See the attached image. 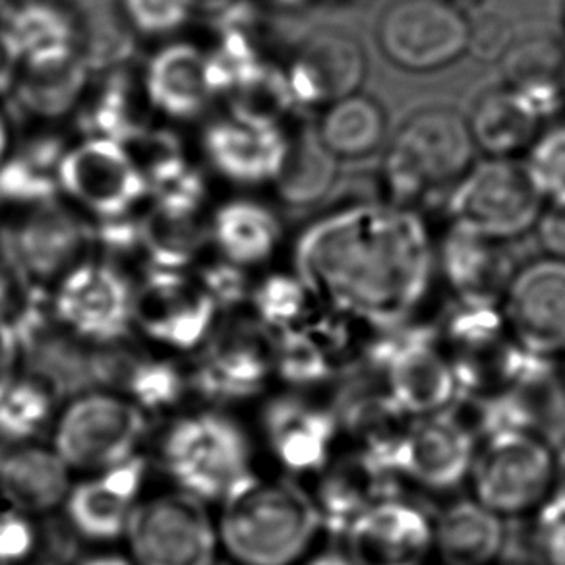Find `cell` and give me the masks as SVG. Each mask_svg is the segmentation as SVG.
Returning a JSON list of instances; mask_svg holds the SVG:
<instances>
[{
	"label": "cell",
	"instance_id": "cell-16",
	"mask_svg": "<svg viewBox=\"0 0 565 565\" xmlns=\"http://www.w3.org/2000/svg\"><path fill=\"white\" fill-rule=\"evenodd\" d=\"M189 374L190 390L207 403H241L258 395L266 385L269 354L250 323L223 326L198 351Z\"/></svg>",
	"mask_w": 565,
	"mask_h": 565
},
{
	"label": "cell",
	"instance_id": "cell-57",
	"mask_svg": "<svg viewBox=\"0 0 565 565\" xmlns=\"http://www.w3.org/2000/svg\"><path fill=\"white\" fill-rule=\"evenodd\" d=\"M215 565H236V564H215Z\"/></svg>",
	"mask_w": 565,
	"mask_h": 565
},
{
	"label": "cell",
	"instance_id": "cell-6",
	"mask_svg": "<svg viewBox=\"0 0 565 565\" xmlns=\"http://www.w3.org/2000/svg\"><path fill=\"white\" fill-rule=\"evenodd\" d=\"M148 413L122 393L99 390L72 397L53 424V449L72 471H107L138 456Z\"/></svg>",
	"mask_w": 565,
	"mask_h": 565
},
{
	"label": "cell",
	"instance_id": "cell-7",
	"mask_svg": "<svg viewBox=\"0 0 565 565\" xmlns=\"http://www.w3.org/2000/svg\"><path fill=\"white\" fill-rule=\"evenodd\" d=\"M544 210L523 166L490 158L472 163L448 198L451 227L503 244L529 233Z\"/></svg>",
	"mask_w": 565,
	"mask_h": 565
},
{
	"label": "cell",
	"instance_id": "cell-51",
	"mask_svg": "<svg viewBox=\"0 0 565 565\" xmlns=\"http://www.w3.org/2000/svg\"><path fill=\"white\" fill-rule=\"evenodd\" d=\"M236 0H194L196 4L198 17L212 18L217 17L221 12H225L228 7H233Z\"/></svg>",
	"mask_w": 565,
	"mask_h": 565
},
{
	"label": "cell",
	"instance_id": "cell-28",
	"mask_svg": "<svg viewBox=\"0 0 565 565\" xmlns=\"http://www.w3.org/2000/svg\"><path fill=\"white\" fill-rule=\"evenodd\" d=\"M467 122L477 150L500 159H508L529 148L541 128V122L508 86L482 92Z\"/></svg>",
	"mask_w": 565,
	"mask_h": 565
},
{
	"label": "cell",
	"instance_id": "cell-17",
	"mask_svg": "<svg viewBox=\"0 0 565 565\" xmlns=\"http://www.w3.org/2000/svg\"><path fill=\"white\" fill-rule=\"evenodd\" d=\"M141 86L151 113L171 122L200 120L217 102L207 51L190 41L163 43L141 68Z\"/></svg>",
	"mask_w": 565,
	"mask_h": 565
},
{
	"label": "cell",
	"instance_id": "cell-20",
	"mask_svg": "<svg viewBox=\"0 0 565 565\" xmlns=\"http://www.w3.org/2000/svg\"><path fill=\"white\" fill-rule=\"evenodd\" d=\"M94 74L86 51L22 64L10 94L18 118L32 126H56L74 118Z\"/></svg>",
	"mask_w": 565,
	"mask_h": 565
},
{
	"label": "cell",
	"instance_id": "cell-52",
	"mask_svg": "<svg viewBox=\"0 0 565 565\" xmlns=\"http://www.w3.org/2000/svg\"><path fill=\"white\" fill-rule=\"evenodd\" d=\"M269 9L279 10V12H299V10L312 7L316 0H262Z\"/></svg>",
	"mask_w": 565,
	"mask_h": 565
},
{
	"label": "cell",
	"instance_id": "cell-26",
	"mask_svg": "<svg viewBox=\"0 0 565 565\" xmlns=\"http://www.w3.org/2000/svg\"><path fill=\"white\" fill-rule=\"evenodd\" d=\"M143 266L192 271L212 248L210 217L146 204L138 213Z\"/></svg>",
	"mask_w": 565,
	"mask_h": 565
},
{
	"label": "cell",
	"instance_id": "cell-55",
	"mask_svg": "<svg viewBox=\"0 0 565 565\" xmlns=\"http://www.w3.org/2000/svg\"><path fill=\"white\" fill-rule=\"evenodd\" d=\"M449 2H454L459 9L467 10L472 9V7H479L484 0H449Z\"/></svg>",
	"mask_w": 565,
	"mask_h": 565
},
{
	"label": "cell",
	"instance_id": "cell-49",
	"mask_svg": "<svg viewBox=\"0 0 565 565\" xmlns=\"http://www.w3.org/2000/svg\"><path fill=\"white\" fill-rule=\"evenodd\" d=\"M544 513H565V444L556 456L554 467V488H552V502Z\"/></svg>",
	"mask_w": 565,
	"mask_h": 565
},
{
	"label": "cell",
	"instance_id": "cell-33",
	"mask_svg": "<svg viewBox=\"0 0 565 565\" xmlns=\"http://www.w3.org/2000/svg\"><path fill=\"white\" fill-rule=\"evenodd\" d=\"M117 392L148 415L161 413L184 399L190 392V374L171 359L128 351Z\"/></svg>",
	"mask_w": 565,
	"mask_h": 565
},
{
	"label": "cell",
	"instance_id": "cell-9",
	"mask_svg": "<svg viewBox=\"0 0 565 565\" xmlns=\"http://www.w3.org/2000/svg\"><path fill=\"white\" fill-rule=\"evenodd\" d=\"M49 308L76 338L125 343L136 328V282L122 266L94 254L56 282Z\"/></svg>",
	"mask_w": 565,
	"mask_h": 565
},
{
	"label": "cell",
	"instance_id": "cell-3",
	"mask_svg": "<svg viewBox=\"0 0 565 565\" xmlns=\"http://www.w3.org/2000/svg\"><path fill=\"white\" fill-rule=\"evenodd\" d=\"M315 511L279 482L254 479L221 503L220 546L236 565H292L315 536Z\"/></svg>",
	"mask_w": 565,
	"mask_h": 565
},
{
	"label": "cell",
	"instance_id": "cell-37",
	"mask_svg": "<svg viewBox=\"0 0 565 565\" xmlns=\"http://www.w3.org/2000/svg\"><path fill=\"white\" fill-rule=\"evenodd\" d=\"M523 169L544 202L565 205V122L539 132L526 148Z\"/></svg>",
	"mask_w": 565,
	"mask_h": 565
},
{
	"label": "cell",
	"instance_id": "cell-50",
	"mask_svg": "<svg viewBox=\"0 0 565 565\" xmlns=\"http://www.w3.org/2000/svg\"><path fill=\"white\" fill-rule=\"evenodd\" d=\"M17 130L9 113L0 107V166L9 159L17 143Z\"/></svg>",
	"mask_w": 565,
	"mask_h": 565
},
{
	"label": "cell",
	"instance_id": "cell-29",
	"mask_svg": "<svg viewBox=\"0 0 565 565\" xmlns=\"http://www.w3.org/2000/svg\"><path fill=\"white\" fill-rule=\"evenodd\" d=\"M339 177V159L323 146L316 128L291 132V150L271 184L279 202L291 210H308L330 194Z\"/></svg>",
	"mask_w": 565,
	"mask_h": 565
},
{
	"label": "cell",
	"instance_id": "cell-44",
	"mask_svg": "<svg viewBox=\"0 0 565 565\" xmlns=\"http://www.w3.org/2000/svg\"><path fill=\"white\" fill-rule=\"evenodd\" d=\"M534 228L544 252L552 258L565 259V205L548 204Z\"/></svg>",
	"mask_w": 565,
	"mask_h": 565
},
{
	"label": "cell",
	"instance_id": "cell-13",
	"mask_svg": "<svg viewBox=\"0 0 565 565\" xmlns=\"http://www.w3.org/2000/svg\"><path fill=\"white\" fill-rule=\"evenodd\" d=\"M554 467L556 457L541 440L523 433L500 434L477 457V502L495 515L533 510L554 488Z\"/></svg>",
	"mask_w": 565,
	"mask_h": 565
},
{
	"label": "cell",
	"instance_id": "cell-18",
	"mask_svg": "<svg viewBox=\"0 0 565 565\" xmlns=\"http://www.w3.org/2000/svg\"><path fill=\"white\" fill-rule=\"evenodd\" d=\"M505 316L523 345L565 351V259H533L508 282Z\"/></svg>",
	"mask_w": 565,
	"mask_h": 565
},
{
	"label": "cell",
	"instance_id": "cell-24",
	"mask_svg": "<svg viewBox=\"0 0 565 565\" xmlns=\"http://www.w3.org/2000/svg\"><path fill=\"white\" fill-rule=\"evenodd\" d=\"M0 22L22 64L74 51L87 53L82 22L63 0H4Z\"/></svg>",
	"mask_w": 565,
	"mask_h": 565
},
{
	"label": "cell",
	"instance_id": "cell-41",
	"mask_svg": "<svg viewBox=\"0 0 565 565\" xmlns=\"http://www.w3.org/2000/svg\"><path fill=\"white\" fill-rule=\"evenodd\" d=\"M246 271L248 269L217 256L200 264L196 281L223 315L250 299L252 285Z\"/></svg>",
	"mask_w": 565,
	"mask_h": 565
},
{
	"label": "cell",
	"instance_id": "cell-35",
	"mask_svg": "<svg viewBox=\"0 0 565 565\" xmlns=\"http://www.w3.org/2000/svg\"><path fill=\"white\" fill-rule=\"evenodd\" d=\"M505 86L525 87L562 82L565 53L548 35H529L515 40L502 61Z\"/></svg>",
	"mask_w": 565,
	"mask_h": 565
},
{
	"label": "cell",
	"instance_id": "cell-56",
	"mask_svg": "<svg viewBox=\"0 0 565 565\" xmlns=\"http://www.w3.org/2000/svg\"><path fill=\"white\" fill-rule=\"evenodd\" d=\"M562 89H564V99H565V66H564V72H562Z\"/></svg>",
	"mask_w": 565,
	"mask_h": 565
},
{
	"label": "cell",
	"instance_id": "cell-1",
	"mask_svg": "<svg viewBox=\"0 0 565 565\" xmlns=\"http://www.w3.org/2000/svg\"><path fill=\"white\" fill-rule=\"evenodd\" d=\"M295 269L308 291L364 312L415 305L433 274V236L395 202H356L310 221L295 241Z\"/></svg>",
	"mask_w": 565,
	"mask_h": 565
},
{
	"label": "cell",
	"instance_id": "cell-59",
	"mask_svg": "<svg viewBox=\"0 0 565 565\" xmlns=\"http://www.w3.org/2000/svg\"><path fill=\"white\" fill-rule=\"evenodd\" d=\"M0 225H2V223H0Z\"/></svg>",
	"mask_w": 565,
	"mask_h": 565
},
{
	"label": "cell",
	"instance_id": "cell-39",
	"mask_svg": "<svg viewBox=\"0 0 565 565\" xmlns=\"http://www.w3.org/2000/svg\"><path fill=\"white\" fill-rule=\"evenodd\" d=\"M307 291L299 275L269 274L252 287L248 302L259 323L281 328L299 316Z\"/></svg>",
	"mask_w": 565,
	"mask_h": 565
},
{
	"label": "cell",
	"instance_id": "cell-34",
	"mask_svg": "<svg viewBox=\"0 0 565 565\" xmlns=\"http://www.w3.org/2000/svg\"><path fill=\"white\" fill-rule=\"evenodd\" d=\"M498 246L500 244L449 225L448 235L441 243V264L449 281L459 291L480 295L500 274L502 256Z\"/></svg>",
	"mask_w": 565,
	"mask_h": 565
},
{
	"label": "cell",
	"instance_id": "cell-40",
	"mask_svg": "<svg viewBox=\"0 0 565 565\" xmlns=\"http://www.w3.org/2000/svg\"><path fill=\"white\" fill-rule=\"evenodd\" d=\"M467 457V446L451 428H426L415 441L413 465L416 475L428 482H448L454 479Z\"/></svg>",
	"mask_w": 565,
	"mask_h": 565
},
{
	"label": "cell",
	"instance_id": "cell-23",
	"mask_svg": "<svg viewBox=\"0 0 565 565\" xmlns=\"http://www.w3.org/2000/svg\"><path fill=\"white\" fill-rule=\"evenodd\" d=\"M71 467L38 441L0 446V498L28 515L61 508L71 492Z\"/></svg>",
	"mask_w": 565,
	"mask_h": 565
},
{
	"label": "cell",
	"instance_id": "cell-48",
	"mask_svg": "<svg viewBox=\"0 0 565 565\" xmlns=\"http://www.w3.org/2000/svg\"><path fill=\"white\" fill-rule=\"evenodd\" d=\"M18 287L22 282L18 281L17 274L10 269L7 259L0 256V320H10L17 315L18 308Z\"/></svg>",
	"mask_w": 565,
	"mask_h": 565
},
{
	"label": "cell",
	"instance_id": "cell-2",
	"mask_svg": "<svg viewBox=\"0 0 565 565\" xmlns=\"http://www.w3.org/2000/svg\"><path fill=\"white\" fill-rule=\"evenodd\" d=\"M477 146L467 118L451 107H424L393 136L382 181L390 202L411 205L456 184L472 167Z\"/></svg>",
	"mask_w": 565,
	"mask_h": 565
},
{
	"label": "cell",
	"instance_id": "cell-11",
	"mask_svg": "<svg viewBox=\"0 0 565 565\" xmlns=\"http://www.w3.org/2000/svg\"><path fill=\"white\" fill-rule=\"evenodd\" d=\"M125 539L136 565L217 564V525L205 503L182 490L138 503Z\"/></svg>",
	"mask_w": 565,
	"mask_h": 565
},
{
	"label": "cell",
	"instance_id": "cell-42",
	"mask_svg": "<svg viewBox=\"0 0 565 565\" xmlns=\"http://www.w3.org/2000/svg\"><path fill=\"white\" fill-rule=\"evenodd\" d=\"M43 534L33 515L0 498V565H22L40 554Z\"/></svg>",
	"mask_w": 565,
	"mask_h": 565
},
{
	"label": "cell",
	"instance_id": "cell-54",
	"mask_svg": "<svg viewBox=\"0 0 565 565\" xmlns=\"http://www.w3.org/2000/svg\"><path fill=\"white\" fill-rule=\"evenodd\" d=\"M308 565H356L347 557L338 556V554H323L312 559Z\"/></svg>",
	"mask_w": 565,
	"mask_h": 565
},
{
	"label": "cell",
	"instance_id": "cell-36",
	"mask_svg": "<svg viewBox=\"0 0 565 565\" xmlns=\"http://www.w3.org/2000/svg\"><path fill=\"white\" fill-rule=\"evenodd\" d=\"M128 32L141 40H171L198 17L194 0H118Z\"/></svg>",
	"mask_w": 565,
	"mask_h": 565
},
{
	"label": "cell",
	"instance_id": "cell-47",
	"mask_svg": "<svg viewBox=\"0 0 565 565\" xmlns=\"http://www.w3.org/2000/svg\"><path fill=\"white\" fill-rule=\"evenodd\" d=\"M20 68H22V58L18 55L9 32L0 22V99L10 97L12 94L18 76H20Z\"/></svg>",
	"mask_w": 565,
	"mask_h": 565
},
{
	"label": "cell",
	"instance_id": "cell-31",
	"mask_svg": "<svg viewBox=\"0 0 565 565\" xmlns=\"http://www.w3.org/2000/svg\"><path fill=\"white\" fill-rule=\"evenodd\" d=\"M434 542L448 565H490L502 548L500 515L479 502L457 503L441 515Z\"/></svg>",
	"mask_w": 565,
	"mask_h": 565
},
{
	"label": "cell",
	"instance_id": "cell-32",
	"mask_svg": "<svg viewBox=\"0 0 565 565\" xmlns=\"http://www.w3.org/2000/svg\"><path fill=\"white\" fill-rule=\"evenodd\" d=\"M56 393L40 377L18 374L0 395V446L33 444L56 420Z\"/></svg>",
	"mask_w": 565,
	"mask_h": 565
},
{
	"label": "cell",
	"instance_id": "cell-21",
	"mask_svg": "<svg viewBox=\"0 0 565 565\" xmlns=\"http://www.w3.org/2000/svg\"><path fill=\"white\" fill-rule=\"evenodd\" d=\"M150 115L141 71L118 63L95 71L74 122L79 138H107L128 146L151 125Z\"/></svg>",
	"mask_w": 565,
	"mask_h": 565
},
{
	"label": "cell",
	"instance_id": "cell-15",
	"mask_svg": "<svg viewBox=\"0 0 565 565\" xmlns=\"http://www.w3.org/2000/svg\"><path fill=\"white\" fill-rule=\"evenodd\" d=\"M200 146L205 163L223 181L256 189L277 181L291 150V130L223 115L204 126Z\"/></svg>",
	"mask_w": 565,
	"mask_h": 565
},
{
	"label": "cell",
	"instance_id": "cell-27",
	"mask_svg": "<svg viewBox=\"0 0 565 565\" xmlns=\"http://www.w3.org/2000/svg\"><path fill=\"white\" fill-rule=\"evenodd\" d=\"M433 531L405 505H384L359 521L353 534L356 565H420Z\"/></svg>",
	"mask_w": 565,
	"mask_h": 565
},
{
	"label": "cell",
	"instance_id": "cell-8",
	"mask_svg": "<svg viewBox=\"0 0 565 565\" xmlns=\"http://www.w3.org/2000/svg\"><path fill=\"white\" fill-rule=\"evenodd\" d=\"M58 189L66 202L92 221L138 215L150 200L132 151L107 138L71 141L58 167Z\"/></svg>",
	"mask_w": 565,
	"mask_h": 565
},
{
	"label": "cell",
	"instance_id": "cell-30",
	"mask_svg": "<svg viewBox=\"0 0 565 565\" xmlns=\"http://www.w3.org/2000/svg\"><path fill=\"white\" fill-rule=\"evenodd\" d=\"M387 118L380 103L356 92L323 107L316 132L338 159H361L382 146Z\"/></svg>",
	"mask_w": 565,
	"mask_h": 565
},
{
	"label": "cell",
	"instance_id": "cell-53",
	"mask_svg": "<svg viewBox=\"0 0 565 565\" xmlns=\"http://www.w3.org/2000/svg\"><path fill=\"white\" fill-rule=\"evenodd\" d=\"M78 565H136L132 557L118 556V554H97L82 559Z\"/></svg>",
	"mask_w": 565,
	"mask_h": 565
},
{
	"label": "cell",
	"instance_id": "cell-58",
	"mask_svg": "<svg viewBox=\"0 0 565 565\" xmlns=\"http://www.w3.org/2000/svg\"><path fill=\"white\" fill-rule=\"evenodd\" d=\"M564 14H565V4H564Z\"/></svg>",
	"mask_w": 565,
	"mask_h": 565
},
{
	"label": "cell",
	"instance_id": "cell-45",
	"mask_svg": "<svg viewBox=\"0 0 565 565\" xmlns=\"http://www.w3.org/2000/svg\"><path fill=\"white\" fill-rule=\"evenodd\" d=\"M22 364L20 343L12 320H0V395L7 392Z\"/></svg>",
	"mask_w": 565,
	"mask_h": 565
},
{
	"label": "cell",
	"instance_id": "cell-38",
	"mask_svg": "<svg viewBox=\"0 0 565 565\" xmlns=\"http://www.w3.org/2000/svg\"><path fill=\"white\" fill-rule=\"evenodd\" d=\"M266 430L275 454L289 467H305L316 454L315 423L287 401L267 408Z\"/></svg>",
	"mask_w": 565,
	"mask_h": 565
},
{
	"label": "cell",
	"instance_id": "cell-10",
	"mask_svg": "<svg viewBox=\"0 0 565 565\" xmlns=\"http://www.w3.org/2000/svg\"><path fill=\"white\" fill-rule=\"evenodd\" d=\"M471 20L449 0H392L380 14L377 45L401 71H441L467 55Z\"/></svg>",
	"mask_w": 565,
	"mask_h": 565
},
{
	"label": "cell",
	"instance_id": "cell-4",
	"mask_svg": "<svg viewBox=\"0 0 565 565\" xmlns=\"http://www.w3.org/2000/svg\"><path fill=\"white\" fill-rule=\"evenodd\" d=\"M161 463L182 492L225 503L250 480V441L235 418L207 408L174 420L161 441Z\"/></svg>",
	"mask_w": 565,
	"mask_h": 565
},
{
	"label": "cell",
	"instance_id": "cell-14",
	"mask_svg": "<svg viewBox=\"0 0 565 565\" xmlns=\"http://www.w3.org/2000/svg\"><path fill=\"white\" fill-rule=\"evenodd\" d=\"M281 68L295 109H323L361 92L369 74V58L354 35L320 25L297 41Z\"/></svg>",
	"mask_w": 565,
	"mask_h": 565
},
{
	"label": "cell",
	"instance_id": "cell-25",
	"mask_svg": "<svg viewBox=\"0 0 565 565\" xmlns=\"http://www.w3.org/2000/svg\"><path fill=\"white\" fill-rule=\"evenodd\" d=\"M282 221L256 198H231L210 215L212 246L221 258L244 269L264 266L282 243Z\"/></svg>",
	"mask_w": 565,
	"mask_h": 565
},
{
	"label": "cell",
	"instance_id": "cell-19",
	"mask_svg": "<svg viewBox=\"0 0 565 565\" xmlns=\"http://www.w3.org/2000/svg\"><path fill=\"white\" fill-rule=\"evenodd\" d=\"M146 479L148 461L134 456L125 463L74 484L63 505L72 531L86 541L125 539Z\"/></svg>",
	"mask_w": 565,
	"mask_h": 565
},
{
	"label": "cell",
	"instance_id": "cell-43",
	"mask_svg": "<svg viewBox=\"0 0 565 565\" xmlns=\"http://www.w3.org/2000/svg\"><path fill=\"white\" fill-rule=\"evenodd\" d=\"M515 41L510 22L495 12H482L471 20L467 53L480 63L502 61L511 43Z\"/></svg>",
	"mask_w": 565,
	"mask_h": 565
},
{
	"label": "cell",
	"instance_id": "cell-5",
	"mask_svg": "<svg viewBox=\"0 0 565 565\" xmlns=\"http://www.w3.org/2000/svg\"><path fill=\"white\" fill-rule=\"evenodd\" d=\"M95 254V223L64 198L33 205L0 225V256L22 287H55Z\"/></svg>",
	"mask_w": 565,
	"mask_h": 565
},
{
	"label": "cell",
	"instance_id": "cell-46",
	"mask_svg": "<svg viewBox=\"0 0 565 565\" xmlns=\"http://www.w3.org/2000/svg\"><path fill=\"white\" fill-rule=\"evenodd\" d=\"M542 552L548 565H565V513H544Z\"/></svg>",
	"mask_w": 565,
	"mask_h": 565
},
{
	"label": "cell",
	"instance_id": "cell-22",
	"mask_svg": "<svg viewBox=\"0 0 565 565\" xmlns=\"http://www.w3.org/2000/svg\"><path fill=\"white\" fill-rule=\"evenodd\" d=\"M35 126L33 132L17 138L14 150L0 166V210L22 212L61 196L58 167L71 141L53 130Z\"/></svg>",
	"mask_w": 565,
	"mask_h": 565
},
{
	"label": "cell",
	"instance_id": "cell-12",
	"mask_svg": "<svg viewBox=\"0 0 565 565\" xmlns=\"http://www.w3.org/2000/svg\"><path fill=\"white\" fill-rule=\"evenodd\" d=\"M215 307L192 271L143 266L136 282V328L177 353L200 351L220 328Z\"/></svg>",
	"mask_w": 565,
	"mask_h": 565
}]
</instances>
